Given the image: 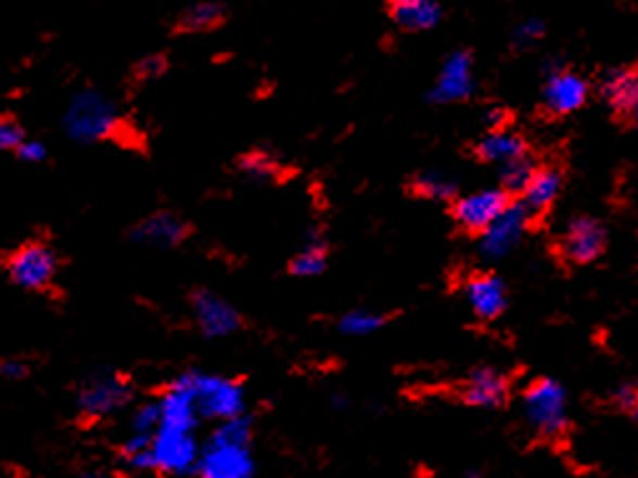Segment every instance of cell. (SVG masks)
Listing matches in <instances>:
<instances>
[{
  "mask_svg": "<svg viewBox=\"0 0 638 478\" xmlns=\"http://www.w3.org/2000/svg\"><path fill=\"white\" fill-rule=\"evenodd\" d=\"M26 137L28 134L21 127V121H15L13 116L0 114V152H15Z\"/></svg>",
  "mask_w": 638,
  "mask_h": 478,
  "instance_id": "obj_30",
  "label": "cell"
},
{
  "mask_svg": "<svg viewBox=\"0 0 638 478\" xmlns=\"http://www.w3.org/2000/svg\"><path fill=\"white\" fill-rule=\"evenodd\" d=\"M523 409L531 428L543 438H558L567 426V396L552 378H540L527 386Z\"/></svg>",
  "mask_w": 638,
  "mask_h": 478,
  "instance_id": "obj_6",
  "label": "cell"
},
{
  "mask_svg": "<svg viewBox=\"0 0 638 478\" xmlns=\"http://www.w3.org/2000/svg\"><path fill=\"white\" fill-rule=\"evenodd\" d=\"M255 461L251 443L225 441V438L209 436L202 445L197 461V478H253Z\"/></svg>",
  "mask_w": 638,
  "mask_h": 478,
  "instance_id": "obj_7",
  "label": "cell"
},
{
  "mask_svg": "<svg viewBox=\"0 0 638 478\" xmlns=\"http://www.w3.org/2000/svg\"><path fill=\"white\" fill-rule=\"evenodd\" d=\"M601 96L613 112L628 116L638 96V68L618 66L605 70L601 78Z\"/></svg>",
  "mask_w": 638,
  "mask_h": 478,
  "instance_id": "obj_18",
  "label": "cell"
},
{
  "mask_svg": "<svg viewBox=\"0 0 638 478\" xmlns=\"http://www.w3.org/2000/svg\"><path fill=\"white\" fill-rule=\"evenodd\" d=\"M477 154L485 162L500 164V167H502V164H508L512 159L527 156V146H525V141L520 139L518 134H512V131L493 129V131H487V137L480 141Z\"/></svg>",
  "mask_w": 638,
  "mask_h": 478,
  "instance_id": "obj_20",
  "label": "cell"
},
{
  "mask_svg": "<svg viewBox=\"0 0 638 478\" xmlns=\"http://www.w3.org/2000/svg\"><path fill=\"white\" fill-rule=\"evenodd\" d=\"M508 378L495 367H477L464 386V403L474 409H500L508 401Z\"/></svg>",
  "mask_w": 638,
  "mask_h": 478,
  "instance_id": "obj_16",
  "label": "cell"
},
{
  "mask_svg": "<svg viewBox=\"0 0 638 478\" xmlns=\"http://www.w3.org/2000/svg\"><path fill=\"white\" fill-rule=\"evenodd\" d=\"M560 184H563V179H560L556 169H535L531 182L520 192L523 194V202H520V205L531 211V215H540V211L552 207V202L558 199Z\"/></svg>",
  "mask_w": 638,
  "mask_h": 478,
  "instance_id": "obj_19",
  "label": "cell"
},
{
  "mask_svg": "<svg viewBox=\"0 0 638 478\" xmlns=\"http://www.w3.org/2000/svg\"><path fill=\"white\" fill-rule=\"evenodd\" d=\"M414 190L426 199L447 202L457 194V182L452 175H447V171L430 169V171H422V175L414 179Z\"/></svg>",
  "mask_w": 638,
  "mask_h": 478,
  "instance_id": "obj_23",
  "label": "cell"
},
{
  "mask_svg": "<svg viewBox=\"0 0 638 478\" xmlns=\"http://www.w3.org/2000/svg\"><path fill=\"white\" fill-rule=\"evenodd\" d=\"M381 325H384V315L373 310H352L339 320V331L348 338H366L381 331Z\"/></svg>",
  "mask_w": 638,
  "mask_h": 478,
  "instance_id": "obj_25",
  "label": "cell"
},
{
  "mask_svg": "<svg viewBox=\"0 0 638 478\" xmlns=\"http://www.w3.org/2000/svg\"><path fill=\"white\" fill-rule=\"evenodd\" d=\"M527 222H531V211L520 205V202L518 205L510 202L502 215L487 230L480 232V253L487 260H502V257H508L520 245V240H523Z\"/></svg>",
  "mask_w": 638,
  "mask_h": 478,
  "instance_id": "obj_10",
  "label": "cell"
},
{
  "mask_svg": "<svg viewBox=\"0 0 638 478\" xmlns=\"http://www.w3.org/2000/svg\"><path fill=\"white\" fill-rule=\"evenodd\" d=\"M167 70V56L162 53H150V56L139 59L135 66V78L137 81H154Z\"/></svg>",
  "mask_w": 638,
  "mask_h": 478,
  "instance_id": "obj_31",
  "label": "cell"
},
{
  "mask_svg": "<svg viewBox=\"0 0 638 478\" xmlns=\"http://www.w3.org/2000/svg\"><path fill=\"white\" fill-rule=\"evenodd\" d=\"M122 127V108L106 91L87 89L74 91L68 96L64 114H61V129L74 144H101V141L116 137Z\"/></svg>",
  "mask_w": 638,
  "mask_h": 478,
  "instance_id": "obj_1",
  "label": "cell"
},
{
  "mask_svg": "<svg viewBox=\"0 0 638 478\" xmlns=\"http://www.w3.org/2000/svg\"><path fill=\"white\" fill-rule=\"evenodd\" d=\"M464 297L474 315L482 320L500 318L508 308V287L497 274H472L464 285Z\"/></svg>",
  "mask_w": 638,
  "mask_h": 478,
  "instance_id": "obj_15",
  "label": "cell"
},
{
  "mask_svg": "<svg viewBox=\"0 0 638 478\" xmlns=\"http://www.w3.org/2000/svg\"><path fill=\"white\" fill-rule=\"evenodd\" d=\"M135 401V386L127 375L114 367H101L81 383L76 396V409L87 421H104Z\"/></svg>",
  "mask_w": 638,
  "mask_h": 478,
  "instance_id": "obj_3",
  "label": "cell"
},
{
  "mask_svg": "<svg viewBox=\"0 0 638 478\" xmlns=\"http://www.w3.org/2000/svg\"><path fill=\"white\" fill-rule=\"evenodd\" d=\"M329 264V249L321 237H310L291 260V272L295 277H316Z\"/></svg>",
  "mask_w": 638,
  "mask_h": 478,
  "instance_id": "obj_22",
  "label": "cell"
},
{
  "mask_svg": "<svg viewBox=\"0 0 638 478\" xmlns=\"http://www.w3.org/2000/svg\"><path fill=\"white\" fill-rule=\"evenodd\" d=\"M225 15H228V11H225L222 3H217V0H200V3L187 5L180 13L177 30H182V34H207V30L220 26Z\"/></svg>",
  "mask_w": 638,
  "mask_h": 478,
  "instance_id": "obj_21",
  "label": "cell"
},
{
  "mask_svg": "<svg viewBox=\"0 0 638 478\" xmlns=\"http://www.w3.org/2000/svg\"><path fill=\"white\" fill-rule=\"evenodd\" d=\"M462 478H477L474 474H467V476H462Z\"/></svg>",
  "mask_w": 638,
  "mask_h": 478,
  "instance_id": "obj_37",
  "label": "cell"
},
{
  "mask_svg": "<svg viewBox=\"0 0 638 478\" xmlns=\"http://www.w3.org/2000/svg\"><path fill=\"white\" fill-rule=\"evenodd\" d=\"M190 310L197 331L209 340L230 338L243 325V318H240L235 305H230L222 295L213 293V289H194L190 295Z\"/></svg>",
  "mask_w": 638,
  "mask_h": 478,
  "instance_id": "obj_8",
  "label": "cell"
},
{
  "mask_svg": "<svg viewBox=\"0 0 638 478\" xmlns=\"http://www.w3.org/2000/svg\"><path fill=\"white\" fill-rule=\"evenodd\" d=\"M190 234V224L187 219L177 215V211L162 209L154 215H146L144 219L129 230V242L137 247H150V249H173L180 247Z\"/></svg>",
  "mask_w": 638,
  "mask_h": 478,
  "instance_id": "obj_11",
  "label": "cell"
},
{
  "mask_svg": "<svg viewBox=\"0 0 638 478\" xmlns=\"http://www.w3.org/2000/svg\"><path fill=\"white\" fill-rule=\"evenodd\" d=\"M122 458L131 471H154L152 436L129 434L127 441L122 443Z\"/></svg>",
  "mask_w": 638,
  "mask_h": 478,
  "instance_id": "obj_24",
  "label": "cell"
},
{
  "mask_svg": "<svg viewBox=\"0 0 638 478\" xmlns=\"http://www.w3.org/2000/svg\"><path fill=\"white\" fill-rule=\"evenodd\" d=\"M240 171L243 177L251 179V182H268V179L276 177V159L266 152H251L240 159Z\"/></svg>",
  "mask_w": 638,
  "mask_h": 478,
  "instance_id": "obj_28",
  "label": "cell"
},
{
  "mask_svg": "<svg viewBox=\"0 0 638 478\" xmlns=\"http://www.w3.org/2000/svg\"><path fill=\"white\" fill-rule=\"evenodd\" d=\"M202 445L197 441V430L162 426L152 436V456L154 471L167 478H190L197 474Z\"/></svg>",
  "mask_w": 638,
  "mask_h": 478,
  "instance_id": "obj_5",
  "label": "cell"
},
{
  "mask_svg": "<svg viewBox=\"0 0 638 478\" xmlns=\"http://www.w3.org/2000/svg\"><path fill=\"white\" fill-rule=\"evenodd\" d=\"M13 154L18 156V162H23V164H43L46 159H49V146H46L43 141L26 137Z\"/></svg>",
  "mask_w": 638,
  "mask_h": 478,
  "instance_id": "obj_32",
  "label": "cell"
},
{
  "mask_svg": "<svg viewBox=\"0 0 638 478\" xmlns=\"http://www.w3.org/2000/svg\"><path fill=\"white\" fill-rule=\"evenodd\" d=\"M182 386L190 390L200 421H228L245 413V388L228 375L184 371L177 375Z\"/></svg>",
  "mask_w": 638,
  "mask_h": 478,
  "instance_id": "obj_2",
  "label": "cell"
},
{
  "mask_svg": "<svg viewBox=\"0 0 638 478\" xmlns=\"http://www.w3.org/2000/svg\"><path fill=\"white\" fill-rule=\"evenodd\" d=\"M160 423H162L160 398H146V401L137 403V409L131 411V418H129V434L154 436V434H157Z\"/></svg>",
  "mask_w": 638,
  "mask_h": 478,
  "instance_id": "obj_26",
  "label": "cell"
},
{
  "mask_svg": "<svg viewBox=\"0 0 638 478\" xmlns=\"http://www.w3.org/2000/svg\"><path fill=\"white\" fill-rule=\"evenodd\" d=\"M613 401H616L621 411L638 413V388L634 383H624V386H618L616 393H613Z\"/></svg>",
  "mask_w": 638,
  "mask_h": 478,
  "instance_id": "obj_33",
  "label": "cell"
},
{
  "mask_svg": "<svg viewBox=\"0 0 638 478\" xmlns=\"http://www.w3.org/2000/svg\"><path fill=\"white\" fill-rule=\"evenodd\" d=\"M510 205L505 190H480L457 199L455 219L467 232H482Z\"/></svg>",
  "mask_w": 638,
  "mask_h": 478,
  "instance_id": "obj_13",
  "label": "cell"
},
{
  "mask_svg": "<svg viewBox=\"0 0 638 478\" xmlns=\"http://www.w3.org/2000/svg\"><path fill=\"white\" fill-rule=\"evenodd\" d=\"M3 268L15 287L26 289V293H43L56 282L59 255L49 242L30 240L5 257Z\"/></svg>",
  "mask_w": 638,
  "mask_h": 478,
  "instance_id": "obj_4",
  "label": "cell"
},
{
  "mask_svg": "<svg viewBox=\"0 0 638 478\" xmlns=\"http://www.w3.org/2000/svg\"><path fill=\"white\" fill-rule=\"evenodd\" d=\"M533 162L527 156H520V159H512L500 167V179H502V190L505 192H523L525 184L531 182L533 177Z\"/></svg>",
  "mask_w": 638,
  "mask_h": 478,
  "instance_id": "obj_27",
  "label": "cell"
},
{
  "mask_svg": "<svg viewBox=\"0 0 638 478\" xmlns=\"http://www.w3.org/2000/svg\"><path fill=\"white\" fill-rule=\"evenodd\" d=\"M628 119H631V121H634V127L638 129V96H636V101H634L631 112H628Z\"/></svg>",
  "mask_w": 638,
  "mask_h": 478,
  "instance_id": "obj_36",
  "label": "cell"
},
{
  "mask_svg": "<svg viewBox=\"0 0 638 478\" xmlns=\"http://www.w3.org/2000/svg\"><path fill=\"white\" fill-rule=\"evenodd\" d=\"M543 38H546V23L540 18H525L512 28V46H515L518 51L535 49Z\"/></svg>",
  "mask_w": 638,
  "mask_h": 478,
  "instance_id": "obj_29",
  "label": "cell"
},
{
  "mask_svg": "<svg viewBox=\"0 0 638 478\" xmlns=\"http://www.w3.org/2000/svg\"><path fill=\"white\" fill-rule=\"evenodd\" d=\"M474 91V68L472 56L467 51L449 53L442 64L437 81H434L430 99L434 104H457V101L470 99Z\"/></svg>",
  "mask_w": 638,
  "mask_h": 478,
  "instance_id": "obj_12",
  "label": "cell"
},
{
  "mask_svg": "<svg viewBox=\"0 0 638 478\" xmlns=\"http://www.w3.org/2000/svg\"><path fill=\"white\" fill-rule=\"evenodd\" d=\"M590 86L575 70H567L556 61L546 64V86H543V104L550 114L567 116L588 101Z\"/></svg>",
  "mask_w": 638,
  "mask_h": 478,
  "instance_id": "obj_9",
  "label": "cell"
},
{
  "mask_svg": "<svg viewBox=\"0 0 638 478\" xmlns=\"http://www.w3.org/2000/svg\"><path fill=\"white\" fill-rule=\"evenodd\" d=\"M388 18L401 30L419 34L442 21L439 0H388Z\"/></svg>",
  "mask_w": 638,
  "mask_h": 478,
  "instance_id": "obj_17",
  "label": "cell"
},
{
  "mask_svg": "<svg viewBox=\"0 0 638 478\" xmlns=\"http://www.w3.org/2000/svg\"><path fill=\"white\" fill-rule=\"evenodd\" d=\"M605 227L594 217H575L563 234V253L575 264L598 260L605 249Z\"/></svg>",
  "mask_w": 638,
  "mask_h": 478,
  "instance_id": "obj_14",
  "label": "cell"
},
{
  "mask_svg": "<svg viewBox=\"0 0 638 478\" xmlns=\"http://www.w3.org/2000/svg\"><path fill=\"white\" fill-rule=\"evenodd\" d=\"M28 375V363L21 358H8L0 363V378L3 380H23Z\"/></svg>",
  "mask_w": 638,
  "mask_h": 478,
  "instance_id": "obj_34",
  "label": "cell"
},
{
  "mask_svg": "<svg viewBox=\"0 0 638 478\" xmlns=\"http://www.w3.org/2000/svg\"><path fill=\"white\" fill-rule=\"evenodd\" d=\"M76 478H114V476L106 474V471H97V468H91V471H84V474H79Z\"/></svg>",
  "mask_w": 638,
  "mask_h": 478,
  "instance_id": "obj_35",
  "label": "cell"
}]
</instances>
